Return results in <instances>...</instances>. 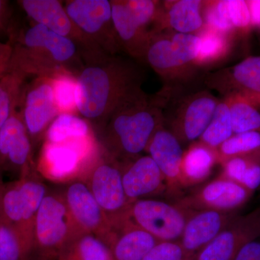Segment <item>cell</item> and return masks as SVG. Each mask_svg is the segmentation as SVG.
Returning <instances> with one entry per match:
<instances>
[{"label":"cell","mask_w":260,"mask_h":260,"mask_svg":"<svg viewBox=\"0 0 260 260\" xmlns=\"http://www.w3.org/2000/svg\"><path fill=\"white\" fill-rule=\"evenodd\" d=\"M76 76L77 111L86 120L107 122L114 111L141 90V76L133 63L114 55L90 58Z\"/></svg>","instance_id":"obj_1"},{"label":"cell","mask_w":260,"mask_h":260,"mask_svg":"<svg viewBox=\"0 0 260 260\" xmlns=\"http://www.w3.org/2000/svg\"><path fill=\"white\" fill-rule=\"evenodd\" d=\"M13 51L8 72L29 76L54 78L61 73L73 74L72 68L79 62L78 45L39 24L10 30Z\"/></svg>","instance_id":"obj_2"},{"label":"cell","mask_w":260,"mask_h":260,"mask_svg":"<svg viewBox=\"0 0 260 260\" xmlns=\"http://www.w3.org/2000/svg\"><path fill=\"white\" fill-rule=\"evenodd\" d=\"M162 113L140 90L114 111L107 121L109 143L119 155L138 158L162 125Z\"/></svg>","instance_id":"obj_3"},{"label":"cell","mask_w":260,"mask_h":260,"mask_svg":"<svg viewBox=\"0 0 260 260\" xmlns=\"http://www.w3.org/2000/svg\"><path fill=\"white\" fill-rule=\"evenodd\" d=\"M75 28L95 55H114L120 49L108 0H70L64 4Z\"/></svg>","instance_id":"obj_4"},{"label":"cell","mask_w":260,"mask_h":260,"mask_svg":"<svg viewBox=\"0 0 260 260\" xmlns=\"http://www.w3.org/2000/svg\"><path fill=\"white\" fill-rule=\"evenodd\" d=\"M190 212L178 204L138 200L130 204L126 218L159 242H179Z\"/></svg>","instance_id":"obj_5"},{"label":"cell","mask_w":260,"mask_h":260,"mask_svg":"<svg viewBox=\"0 0 260 260\" xmlns=\"http://www.w3.org/2000/svg\"><path fill=\"white\" fill-rule=\"evenodd\" d=\"M29 135L38 136L61 114L56 102L54 78L37 77L23 85L18 103Z\"/></svg>","instance_id":"obj_6"},{"label":"cell","mask_w":260,"mask_h":260,"mask_svg":"<svg viewBox=\"0 0 260 260\" xmlns=\"http://www.w3.org/2000/svg\"><path fill=\"white\" fill-rule=\"evenodd\" d=\"M254 194L237 181L222 176L181 199L178 205L189 211L212 210L235 213Z\"/></svg>","instance_id":"obj_7"},{"label":"cell","mask_w":260,"mask_h":260,"mask_svg":"<svg viewBox=\"0 0 260 260\" xmlns=\"http://www.w3.org/2000/svg\"><path fill=\"white\" fill-rule=\"evenodd\" d=\"M260 237V206L236 215L225 229L195 256V260H233L243 246Z\"/></svg>","instance_id":"obj_8"},{"label":"cell","mask_w":260,"mask_h":260,"mask_svg":"<svg viewBox=\"0 0 260 260\" xmlns=\"http://www.w3.org/2000/svg\"><path fill=\"white\" fill-rule=\"evenodd\" d=\"M218 102L208 91L192 94L181 102L172 131L180 143H192L200 139L211 121Z\"/></svg>","instance_id":"obj_9"},{"label":"cell","mask_w":260,"mask_h":260,"mask_svg":"<svg viewBox=\"0 0 260 260\" xmlns=\"http://www.w3.org/2000/svg\"><path fill=\"white\" fill-rule=\"evenodd\" d=\"M90 191L105 214L125 220L130 203L126 198L121 171L115 164L103 162L94 169Z\"/></svg>","instance_id":"obj_10"},{"label":"cell","mask_w":260,"mask_h":260,"mask_svg":"<svg viewBox=\"0 0 260 260\" xmlns=\"http://www.w3.org/2000/svg\"><path fill=\"white\" fill-rule=\"evenodd\" d=\"M46 196L45 186L35 181H23L5 191L2 200L3 214L20 237L24 227L35 218Z\"/></svg>","instance_id":"obj_11"},{"label":"cell","mask_w":260,"mask_h":260,"mask_svg":"<svg viewBox=\"0 0 260 260\" xmlns=\"http://www.w3.org/2000/svg\"><path fill=\"white\" fill-rule=\"evenodd\" d=\"M236 215L235 213L212 210L191 211L179 242L186 252L195 258L203 248L218 237Z\"/></svg>","instance_id":"obj_12"},{"label":"cell","mask_w":260,"mask_h":260,"mask_svg":"<svg viewBox=\"0 0 260 260\" xmlns=\"http://www.w3.org/2000/svg\"><path fill=\"white\" fill-rule=\"evenodd\" d=\"M22 10L34 23L39 24L61 37L69 38L87 50V56L93 54L85 39L75 28L64 5L58 0H20Z\"/></svg>","instance_id":"obj_13"},{"label":"cell","mask_w":260,"mask_h":260,"mask_svg":"<svg viewBox=\"0 0 260 260\" xmlns=\"http://www.w3.org/2000/svg\"><path fill=\"white\" fill-rule=\"evenodd\" d=\"M146 150L161 172L167 189L172 192L179 190L184 151L176 135L161 125L152 137Z\"/></svg>","instance_id":"obj_14"},{"label":"cell","mask_w":260,"mask_h":260,"mask_svg":"<svg viewBox=\"0 0 260 260\" xmlns=\"http://www.w3.org/2000/svg\"><path fill=\"white\" fill-rule=\"evenodd\" d=\"M67 205L56 197L47 195L35 217L38 242L47 249L62 245L69 234V215Z\"/></svg>","instance_id":"obj_15"},{"label":"cell","mask_w":260,"mask_h":260,"mask_svg":"<svg viewBox=\"0 0 260 260\" xmlns=\"http://www.w3.org/2000/svg\"><path fill=\"white\" fill-rule=\"evenodd\" d=\"M92 149L91 137L61 143H46L42 161L52 179H62L74 174Z\"/></svg>","instance_id":"obj_16"},{"label":"cell","mask_w":260,"mask_h":260,"mask_svg":"<svg viewBox=\"0 0 260 260\" xmlns=\"http://www.w3.org/2000/svg\"><path fill=\"white\" fill-rule=\"evenodd\" d=\"M208 85L226 94L260 95V56H249L230 68L210 75Z\"/></svg>","instance_id":"obj_17"},{"label":"cell","mask_w":260,"mask_h":260,"mask_svg":"<svg viewBox=\"0 0 260 260\" xmlns=\"http://www.w3.org/2000/svg\"><path fill=\"white\" fill-rule=\"evenodd\" d=\"M121 174L124 191L130 204L143 197L158 194L167 189L161 172L149 155L138 157Z\"/></svg>","instance_id":"obj_18"},{"label":"cell","mask_w":260,"mask_h":260,"mask_svg":"<svg viewBox=\"0 0 260 260\" xmlns=\"http://www.w3.org/2000/svg\"><path fill=\"white\" fill-rule=\"evenodd\" d=\"M31 155L29 134L18 107L0 131V165L28 167Z\"/></svg>","instance_id":"obj_19"},{"label":"cell","mask_w":260,"mask_h":260,"mask_svg":"<svg viewBox=\"0 0 260 260\" xmlns=\"http://www.w3.org/2000/svg\"><path fill=\"white\" fill-rule=\"evenodd\" d=\"M113 25L121 49L130 55L143 58L152 32H148L126 4V1H111Z\"/></svg>","instance_id":"obj_20"},{"label":"cell","mask_w":260,"mask_h":260,"mask_svg":"<svg viewBox=\"0 0 260 260\" xmlns=\"http://www.w3.org/2000/svg\"><path fill=\"white\" fill-rule=\"evenodd\" d=\"M66 203L75 221L88 232L104 230L109 223L91 191L83 183L75 182L68 188Z\"/></svg>","instance_id":"obj_21"},{"label":"cell","mask_w":260,"mask_h":260,"mask_svg":"<svg viewBox=\"0 0 260 260\" xmlns=\"http://www.w3.org/2000/svg\"><path fill=\"white\" fill-rule=\"evenodd\" d=\"M143 58L162 76L177 75L190 67L171 34L158 35L152 32Z\"/></svg>","instance_id":"obj_22"},{"label":"cell","mask_w":260,"mask_h":260,"mask_svg":"<svg viewBox=\"0 0 260 260\" xmlns=\"http://www.w3.org/2000/svg\"><path fill=\"white\" fill-rule=\"evenodd\" d=\"M218 164L217 150L201 142L191 143L184 152L181 167V188L196 185L203 182Z\"/></svg>","instance_id":"obj_23"},{"label":"cell","mask_w":260,"mask_h":260,"mask_svg":"<svg viewBox=\"0 0 260 260\" xmlns=\"http://www.w3.org/2000/svg\"><path fill=\"white\" fill-rule=\"evenodd\" d=\"M115 239L112 252L114 260H143L159 241L132 223Z\"/></svg>","instance_id":"obj_24"},{"label":"cell","mask_w":260,"mask_h":260,"mask_svg":"<svg viewBox=\"0 0 260 260\" xmlns=\"http://www.w3.org/2000/svg\"><path fill=\"white\" fill-rule=\"evenodd\" d=\"M203 4L200 0H179L169 3L165 20L173 32L198 34L205 26Z\"/></svg>","instance_id":"obj_25"},{"label":"cell","mask_w":260,"mask_h":260,"mask_svg":"<svg viewBox=\"0 0 260 260\" xmlns=\"http://www.w3.org/2000/svg\"><path fill=\"white\" fill-rule=\"evenodd\" d=\"M234 134L260 131V111L245 95L232 93L225 97Z\"/></svg>","instance_id":"obj_26"},{"label":"cell","mask_w":260,"mask_h":260,"mask_svg":"<svg viewBox=\"0 0 260 260\" xmlns=\"http://www.w3.org/2000/svg\"><path fill=\"white\" fill-rule=\"evenodd\" d=\"M221 166L222 177L237 181L253 192L259 189L260 154L229 159Z\"/></svg>","instance_id":"obj_27"},{"label":"cell","mask_w":260,"mask_h":260,"mask_svg":"<svg viewBox=\"0 0 260 260\" xmlns=\"http://www.w3.org/2000/svg\"><path fill=\"white\" fill-rule=\"evenodd\" d=\"M47 143H61L91 137L88 120L70 113H61L47 128Z\"/></svg>","instance_id":"obj_28"},{"label":"cell","mask_w":260,"mask_h":260,"mask_svg":"<svg viewBox=\"0 0 260 260\" xmlns=\"http://www.w3.org/2000/svg\"><path fill=\"white\" fill-rule=\"evenodd\" d=\"M197 35L200 39L196 66H207L223 59L229 54L232 37L204 26Z\"/></svg>","instance_id":"obj_29"},{"label":"cell","mask_w":260,"mask_h":260,"mask_svg":"<svg viewBox=\"0 0 260 260\" xmlns=\"http://www.w3.org/2000/svg\"><path fill=\"white\" fill-rule=\"evenodd\" d=\"M233 135L234 133L229 105L225 99L221 102L219 101L211 121L198 141L217 150Z\"/></svg>","instance_id":"obj_30"},{"label":"cell","mask_w":260,"mask_h":260,"mask_svg":"<svg viewBox=\"0 0 260 260\" xmlns=\"http://www.w3.org/2000/svg\"><path fill=\"white\" fill-rule=\"evenodd\" d=\"M218 164L237 157L260 154V131L234 134L218 149Z\"/></svg>","instance_id":"obj_31"},{"label":"cell","mask_w":260,"mask_h":260,"mask_svg":"<svg viewBox=\"0 0 260 260\" xmlns=\"http://www.w3.org/2000/svg\"><path fill=\"white\" fill-rule=\"evenodd\" d=\"M26 78L8 72L0 79V131L17 109Z\"/></svg>","instance_id":"obj_32"},{"label":"cell","mask_w":260,"mask_h":260,"mask_svg":"<svg viewBox=\"0 0 260 260\" xmlns=\"http://www.w3.org/2000/svg\"><path fill=\"white\" fill-rule=\"evenodd\" d=\"M63 260L114 259L112 250L102 241L93 236L85 235Z\"/></svg>","instance_id":"obj_33"},{"label":"cell","mask_w":260,"mask_h":260,"mask_svg":"<svg viewBox=\"0 0 260 260\" xmlns=\"http://www.w3.org/2000/svg\"><path fill=\"white\" fill-rule=\"evenodd\" d=\"M28 243L8 223L0 225V260H22Z\"/></svg>","instance_id":"obj_34"},{"label":"cell","mask_w":260,"mask_h":260,"mask_svg":"<svg viewBox=\"0 0 260 260\" xmlns=\"http://www.w3.org/2000/svg\"><path fill=\"white\" fill-rule=\"evenodd\" d=\"M205 3L203 9L205 26L232 37L236 31L228 18L225 0Z\"/></svg>","instance_id":"obj_35"},{"label":"cell","mask_w":260,"mask_h":260,"mask_svg":"<svg viewBox=\"0 0 260 260\" xmlns=\"http://www.w3.org/2000/svg\"><path fill=\"white\" fill-rule=\"evenodd\" d=\"M56 102L60 113L73 114L76 109L75 87L76 76L72 73H61L54 77Z\"/></svg>","instance_id":"obj_36"},{"label":"cell","mask_w":260,"mask_h":260,"mask_svg":"<svg viewBox=\"0 0 260 260\" xmlns=\"http://www.w3.org/2000/svg\"><path fill=\"white\" fill-rule=\"evenodd\" d=\"M228 18L236 32H246L252 27L248 1L225 0Z\"/></svg>","instance_id":"obj_37"},{"label":"cell","mask_w":260,"mask_h":260,"mask_svg":"<svg viewBox=\"0 0 260 260\" xmlns=\"http://www.w3.org/2000/svg\"><path fill=\"white\" fill-rule=\"evenodd\" d=\"M143 260H195L179 242H160Z\"/></svg>","instance_id":"obj_38"},{"label":"cell","mask_w":260,"mask_h":260,"mask_svg":"<svg viewBox=\"0 0 260 260\" xmlns=\"http://www.w3.org/2000/svg\"><path fill=\"white\" fill-rule=\"evenodd\" d=\"M233 260H260V237L243 246Z\"/></svg>","instance_id":"obj_39"},{"label":"cell","mask_w":260,"mask_h":260,"mask_svg":"<svg viewBox=\"0 0 260 260\" xmlns=\"http://www.w3.org/2000/svg\"><path fill=\"white\" fill-rule=\"evenodd\" d=\"M12 51L13 49L9 43L0 42V79L9 70Z\"/></svg>","instance_id":"obj_40"},{"label":"cell","mask_w":260,"mask_h":260,"mask_svg":"<svg viewBox=\"0 0 260 260\" xmlns=\"http://www.w3.org/2000/svg\"><path fill=\"white\" fill-rule=\"evenodd\" d=\"M10 15L9 2L0 0V32L8 28Z\"/></svg>","instance_id":"obj_41"},{"label":"cell","mask_w":260,"mask_h":260,"mask_svg":"<svg viewBox=\"0 0 260 260\" xmlns=\"http://www.w3.org/2000/svg\"><path fill=\"white\" fill-rule=\"evenodd\" d=\"M246 96V95H245ZM253 104H255L256 107L260 108V95H254V96H246Z\"/></svg>","instance_id":"obj_42"},{"label":"cell","mask_w":260,"mask_h":260,"mask_svg":"<svg viewBox=\"0 0 260 260\" xmlns=\"http://www.w3.org/2000/svg\"><path fill=\"white\" fill-rule=\"evenodd\" d=\"M2 223H2L1 219H0V225H1Z\"/></svg>","instance_id":"obj_43"},{"label":"cell","mask_w":260,"mask_h":260,"mask_svg":"<svg viewBox=\"0 0 260 260\" xmlns=\"http://www.w3.org/2000/svg\"><path fill=\"white\" fill-rule=\"evenodd\" d=\"M257 28H259L260 29V23H259V25H258Z\"/></svg>","instance_id":"obj_44"}]
</instances>
